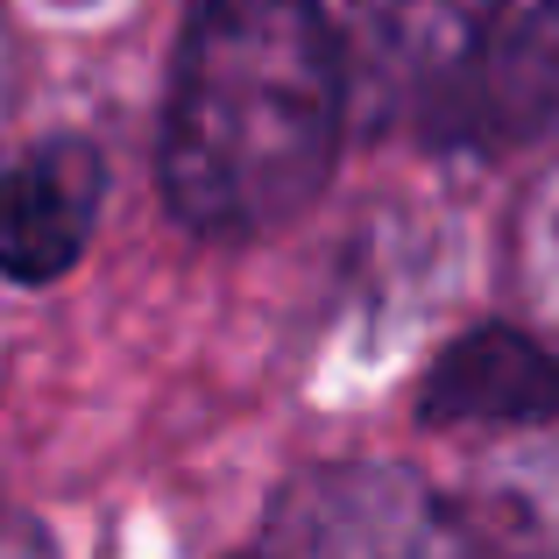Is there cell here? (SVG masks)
<instances>
[{
	"instance_id": "8992f818",
	"label": "cell",
	"mask_w": 559,
	"mask_h": 559,
	"mask_svg": "<svg viewBox=\"0 0 559 559\" xmlns=\"http://www.w3.org/2000/svg\"><path fill=\"white\" fill-rule=\"evenodd\" d=\"M425 425H559V347L518 326H475L432 361Z\"/></svg>"
},
{
	"instance_id": "5b68a950",
	"label": "cell",
	"mask_w": 559,
	"mask_h": 559,
	"mask_svg": "<svg viewBox=\"0 0 559 559\" xmlns=\"http://www.w3.org/2000/svg\"><path fill=\"white\" fill-rule=\"evenodd\" d=\"M496 8L503 0H333L326 28L341 43V71L432 99L489 43Z\"/></svg>"
},
{
	"instance_id": "277c9868",
	"label": "cell",
	"mask_w": 559,
	"mask_h": 559,
	"mask_svg": "<svg viewBox=\"0 0 559 559\" xmlns=\"http://www.w3.org/2000/svg\"><path fill=\"white\" fill-rule=\"evenodd\" d=\"M107 164L93 142L57 135L0 164V276L8 284H57L93 241Z\"/></svg>"
},
{
	"instance_id": "9c48e42d",
	"label": "cell",
	"mask_w": 559,
	"mask_h": 559,
	"mask_svg": "<svg viewBox=\"0 0 559 559\" xmlns=\"http://www.w3.org/2000/svg\"><path fill=\"white\" fill-rule=\"evenodd\" d=\"M0 559H64V552H57V538L43 532L36 518H22V510L0 503Z\"/></svg>"
},
{
	"instance_id": "7a4b0ae2",
	"label": "cell",
	"mask_w": 559,
	"mask_h": 559,
	"mask_svg": "<svg viewBox=\"0 0 559 559\" xmlns=\"http://www.w3.org/2000/svg\"><path fill=\"white\" fill-rule=\"evenodd\" d=\"M270 559H481V546L411 467L341 461L276 496Z\"/></svg>"
},
{
	"instance_id": "30bf717a",
	"label": "cell",
	"mask_w": 559,
	"mask_h": 559,
	"mask_svg": "<svg viewBox=\"0 0 559 559\" xmlns=\"http://www.w3.org/2000/svg\"><path fill=\"white\" fill-rule=\"evenodd\" d=\"M8 99H14V36L0 22V121H8Z\"/></svg>"
},
{
	"instance_id": "ba28073f",
	"label": "cell",
	"mask_w": 559,
	"mask_h": 559,
	"mask_svg": "<svg viewBox=\"0 0 559 559\" xmlns=\"http://www.w3.org/2000/svg\"><path fill=\"white\" fill-rule=\"evenodd\" d=\"M489 559H559V510L552 503H503V552Z\"/></svg>"
},
{
	"instance_id": "3957f363",
	"label": "cell",
	"mask_w": 559,
	"mask_h": 559,
	"mask_svg": "<svg viewBox=\"0 0 559 559\" xmlns=\"http://www.w3.org/2000/svg\"><path fill=\"white\" fill-rule=\"evenodd\" d=\"M425 128L467 150H518L559 128V0L489 28L475 57L425 99Z\"/></svg>"
},
{
	"instance_id": "52a82bcc",
	"label": "cell",
	"mask_w": 559,
	"mask_h": 559,
	"mask_svg": "<svg viewBox=\"0 0 559 559\" xmlns=\"http://www.w3.org/2000/svg\"><path fill=\"white\" fill-rule=\"evenodd\" d=\"M518 284L546 319H559V170H546L518 205Z\"/></svg>"
},
{
	"instance_id": "6da1fadb",
	"label": "cell",
	"mask_w": 559,
	"mask_h": 559,
	"mask_svg": "<svg viewBox=\"0 0 559 559\" xmlns=\"http://www.w3.org/2000/svg\"><path fill=\"white\" fill-rule=\"evenodd\" d=\"M347 71L319 0H199L164 107V199L199 234H270L333 178Z\"/></svg>"
}]
</instances>
